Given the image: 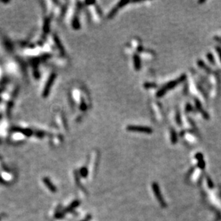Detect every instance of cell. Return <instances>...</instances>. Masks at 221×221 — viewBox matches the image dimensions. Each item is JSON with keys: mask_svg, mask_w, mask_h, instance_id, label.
<instances>
[{"mask_svg": "<svg viewBox=\"0 0 221 221\" xmlns=\"http://www.w3.org/2000/svg\"><path fill=\"white\" fill-rule=\"evenodd\" d=\"M128 130L133 131H140L141 133H152V130L149 127H136V126H135V127H128Z\"/></svg>", "mask_w": 221, "mask_h": 221, "instance_id": "cell-1", "label": "cell"}]
</instances>
